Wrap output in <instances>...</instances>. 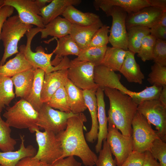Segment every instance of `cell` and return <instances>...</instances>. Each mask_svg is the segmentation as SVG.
<instances>
[{
    "mask_svg": "<svg viewBox=\"0 0 166 166\" xmlns=\"http://www.w3.org/2000/svg\"><path fill=\"white\" fill-rule=\"evenodd\" d=\"M156 39L150 34L145 36L143 39L137 56L142 61L152 60L154 48Z\"/></svg>",
    "mask_w": 166,
    "mask_h": 166,
    "instance_id": "obj_39",
    "label": "cell"
},
{
    "mask_svg": "<svg viewBox=\"0 0 166 166\" xmlns=\"http://www.w3.org/2000/svg\"><path fill=\"white\" fill-rule=\"evenodd\" d=\"M103 89L109 101V124L114 125L123 135L131 136L132 123L138 105L130 96L117 89L108 88Z\"/></svg>",
    "mask_w": 166,
    "mask_h": 166,
    "instance_id": "obj_2",
    "label": "cell"
},
{
    "mask_svg": "<svg viewBox=\"0 0 166 166\" xmlns=\"http://www.w3.org/2000/svg\"><path fill=\"white\" fill-rule=\"evenodd\" d=\"M33 68L23 53L19 51L14 57L0 65V76L11 77L19 73Z\"/></svg>",
    "mask_w": 166,
    "mask_h": 166,
    "instance_id": "obj_25",
    "label": "cell"
},
{
    "mask_svg": "<svg viewBox=\"0 0 166 166\" xmlns=\"http://www.w3.org/2000/svg\"><path fill=\"white\" fill-rule=\"evenodd\" d=\"M128 50L137 53L143 38L150 34V29L147 27L133 26L126 27Z\"/></svg>",
    "mask_w": 166,
    "mask_h": 166,
    "instance_id": "obj_31",
    "label": "cell"
},
{
    "mask_svg": "<svg viewBox=\"0 0 166 166\" xmlns=\"http://www.w3.org/2000/svg\"><path fill=\"white\" fill-rule=\"evenodd\" d=\"M107 47L88 46L81 49L78 56L73 60L89 62L95 66L101 65Z\"/></svg>",
    "mask_w": 166,
    "mask_h": 166,
    "instance_id": "obj_33",
    "label": "cell"
},
{
    "mask_svg": "<svg viewBox=\"0 0 166 166\" xmlns=\"http://www.w3.org/2000/svg\"><path fill=\"white\" fill-rule=\"evenodd\" d=\"M24 136L20 135L21 144L19 148L16 151L0 152V165L3 166H16L21 160L27 157H34L36 149L32 145L26 147Z\"/></svg>",
    "mask_w": 166,
    "mask_h": 166,
    "instance_id": "obj_21",
    "label": "cell"
},
{
    "mask_svg": "<svg viewBox=\"0 0 166 166\" xmlns=\"http://www.w3.org/2000/svg\"><path fill=\"white\" fill-rule=\"evenodd\" d=\"M145 153L144 160L142 166H160V163L153 157L150 151H146Z\"/></svg>",
    "mask_w": 166,
    "mask_h": 166,
    "instance_id": "obj_49",
    "label": "cell"
},
{
    "mask_svg": "<svg viewBox=\"0 0 166 166\" xmlns=\"http://www.w3.org/2000/svg\"><path fill=\"white\" fill-rule=\"evenodd\" d=\"M13 85L11 77L0 76V112H2L6 106H9L15 97Z\"/></svg>",
    "mask_w": 166,
    "mask_h": 166,
    "instance_id": "obj_34",
    "label": "cell"
},
{
    "mask_svg": "<svg viewBox=\"0 0 166 166\" xmlns=\"http://www.w3.org/2000/svg\"><path fill=\"white\" fill-rule=\"evenodd\" d=\"M45 73L41 69H35L32 85L26 100L38 112L43 104L41 101V94Z\"/></svg>",
    "mask_w": 166,
    "mask_h": 166,
    "instance_id": "obj_30",
    "label": "cell"
},
{
    "mask_svg": "<svg viewBox=\"0 0 166 166\" xmlns=\"http://www.w3.org/2000/svg\"><path fill=\"white\" fill-rule=\"evenodd\" d=\"M42 28L38 27L32 28L28 31L26 34L27 37L26 45H22L19 47V51L24 54L26 59L34 69H40L45 73L63 69H68L70 60L67 57H64L59 63L55 66H53L51 63V58L54 54L53 50L51 53L45 52L44 49L41 46L37 47L36 52L32 51L31 48L32 40L34 36L40 32Z\"/></svg>",
    "mask_w": 166,
    "mask_h": 166,
    "instance_id": "obj_3",
    "label": "cell"
},
{
    "mask_svg": "<svg viewBox=\"0 0 166 166\" xmlns=\"http://www.w3.org/2000/svg\"><path fill=\"white\" fill-rule=\"evenodd\" d=\"M72 24L64 18L58 16L45 26L42 29L41 39L46 38L48 36L59 38L69 34Z\"/></svg>",
    "mask_w": 166,
    "mask_h": 166,
    "instance_id": "obj_27",
    "label": "cell"
},
{
    "mask_svg": "<svg viewBox=\"0 0 166 166\" xmlns=\"http://www.w3.org/2000/svg\"><path fill=\"white\" fill-rule=\"evenodd\" d=\"M3 5L10 6L15 9L23 22L44 28L45 25L40 15V9L35 0H4Z\"/></svg>",
    "mask_w": 166,
    "mask_h": 166,
    "instance_id": "obj_13",
    "label": "cell"
},
{
    "mask_svg": "<svg viewBox=\"0 0 166 166\" xmlns=\"http://www.w3.org/2000/svg\"><path fill=\"white\" fill-rule=\"evenodd\" d=\"M153 157L159 160L160 166H166V143L160 138L155 140L149 150Z\"/></svg>",
    "mask_w": 166,
    "mask_h": 166,
    "instance_id": "obj_40",
    "label": "cell"
},
{
    "mask_svg": "<svg viewBox=\"0 0 166 166\" xmlns=\"http://www.w3.org/2000/svg\"><path fill=\"white\" fill-rule=\"evenodd\" d=\"M109 27L103 25L94 33L92 38L88 46L104 47L107 46L109 42L108 33Z\"/></svg>",
    "mask_w": 166,
    "mask_h": 166,
    "instance_id": "obj_41",
    "label": "cell"
},
{
    "mask_svg": "<svg viewBox=\"0 0 166 166\" xmlns=\"http://www.w3.org/2000/svg\"><path fill=\"white\" fill-rule=\"evenodd\" d=\"M33 27L23 22L18 15L11 16L5 21L0 36L4 47L0 65H4L7 58L19 52L18 45L19 40Z\"/></svg>",
    "mask_w": 166,
    "mask_h": 166,
    "instance_id": "obj_4",
    "label": "cell"
},
{
    "mask_svg": "<svg viewBox=\"0 0 166 166\" xmlns=\"http://www.w3.org/2000/svg\"><path fill=\"white\" fill-rule=\"evenodd\" d=\"M96 96L97 105V119L99 130L97 141L95 149L96 152L98 153L101 149L103 140H106L108 134V118L106 114L103 89L99 87L96 91Z\"/></svg>",
    "mask_w": 166,
    "mask_h": 166,
    "instance_id": "obj_19",
    "label": "cell"
},
{
    "mask_svg": "<svg viewBox=\"0 0 166 166\" xmlns=\"http://www.w3.org/2000/svg\"><path fill=\"white\" fill-rule=\"evenodd\" d=\"M145 156V152L133 150L120 166H142Z\"/></svg>",
    "mask_w": 166,
    "mask_h": 166,
    "instance_id": "obj_44",
    "label": "cell"
},
{
    "mask_svg": "<svg viewBox=\"0 0 166 166\" xmlns=\"http://www.w3.org/2000/svg\"><path fill=\"white\" fill-rule=\"evenodd\" d=\"M103 25L101 21L93 25L86 26L72 24L69 35L82 49L88 46L94 33Z\"/></svg>",
    "mask_w": 166,
    "mask_h": 166,
    "instance_id": "obj_23",
    "label": "cell"
},
{
    "mask_svg": "<svg viewBox=\"0 0 166 166\" xmlns=\"http://www.w3.org/2000/svg\"><path fill=\"white\" fill-rule=\"evenodd\" d=\"M38 111L26 100L21 99L12 106L7 107L3 114L10 127L18 129L28 128L31 133L40 129L37 125Z\"/></svg>",
    "mask_w": 166,
    "mask_h": 166,
    "instance_id": "obj_5",
    "label": "cell"
},
{
    "mask_svg": "<svg viewBox=\"0 0 166 166\" xmlns=\"http://www.w3.org/2000/svg\"><path fill=\"white\" fill-rule=\"evenodd\" d=\"M95 66L89 62L70 60L67 69L68 78L83 90H97L99 87L94 81Z\"/></svg>",
    "mask_w": 166,
    "mask_h": 166,
    "instance_id": "obj_9",
    "label": "cell"
},
{
    "mask_svg": "<svg viewBox=\"0 0 166 166\" xmlns=\"http://www.w3.org/2000/svg\"><path fill=\"white\" fill-rule=\"evenodd\" d=\"M137 111L155 126L159 138L166 141V107L158 99L144 101L138 105Z\"/></svg>",
    "mask_w": 166,
    "mask_h": 166,
    "instance_id": "obj_8",
    "label": "cell"
},
{
    "mask_svg": "<svg viewBox=\"0 0 166 166\" xmlns=\"http://www.w3.org/2000/svg\"><path fill=\"white\" fill-rule=\"evenodd\" d=\"M67 69L45 73L41 94V101L42 103L47 102L57 89L64 86L68 79Z\"/></svg>",
    "mask_w": 166,
    "mask_h": 166,
    "instance_id": "obj_16",
    "label": "cell"
},
{
    "mask_svg": "<svg viewBox=\"0 0 166 166\" xmlns=\"http://www.w3.org/2000/svg\"><path fill=\"white\" fill-rule=\"evenodd\" d=\"M62 15L72 24L83 26L93 25L101 21L96 14L83 12L72 5L68 6Z\"/></svg>",
    "mask_w": 166,
    "mask_h": 166,
    "instance_id": "obj_26",
    "label": "cell"
},
{
    "mask_svg": "<svg viewBox=\"0 0 166 166\" xmlns=\"http://www.w3.org/2000/svg\"><path fill=\"white\" fill-rule=\"evenodd\" d=\"M50 165L32 157H27L19 161L16 166H50Z\"/></svg>",
    "mask_w": 166,
    "mask_h": 166,
    "instance_id": "obj_48",
    "label": "cell"
},
{
    "mask_svg": "<svg viewBox=\"0 0 166 166\" xmlns=\"http://www.w3.org/2000/svg\"><path fill=\"white\" fill-rule=\"evenodd\" d=\"M0 166H2V165H0Z\"/></svg>",
    "mask_w": 166,
    "mask_h": 166,
    "instance_id": "obj_55",
    "label": "cell"
},
{
    "mask_svg": "<svg viewBox=\"0 0 166 166\" xmlns=\"http://www.w3.org/2000/svg\"><path fill=\"white\" fill-rule=\"evenodd\" d=\"M4 0H0V6L4 4Z\"/></svg>",
    "mask_w": 166,
    "mask_h": 166,
    "instance_id": "obj_54",
    "label": "cell"
},
{
    "mask_svg": "<svg viewBox=\"0 0 166 166\" xmlns=\"http://www.w3.org/2000/svg\"><path fill=\"white\" fill-rule=\"evenodd\" d=\"M150 34L156 39L166 41V27L156 24L150 29Z\"/></svg>",
    "mask_w": 166,
    "mask_h": 166,
    "instance_id": "obj_46",
    "label": "cell"
},
{
    "mask_svg": "<svg viewBox=\"0 0 166 166\" xmlns=\"http://www.w3.org/2000/svg\"><path fill=\"white\" fill-rule=\"evenodd\" d=\"M134 53L127 50L119 72L130 83L141 84L144 76L135 58Z\"/></svg>",
    "mask_w": 166,
    "mask_h": 166,
    "instance_id": "obj_22",
    "label": "cell"
},
{
    "mask_svg": "<svg viewBox=\"0 0 166 166\" xmlns=\"http://www.w3.org/2000/svg\"><path fill=\"white\" fill-rule=\"evenodd\" d=\"M35 132L38 149L32 157L49 165L61 159L63 151L56 134L51 131L42 132L37 129Z\"/></svg>",
    "mask_w": 166,
    "mask_h": 166,
    "instance_id": "obj_6",
    "label": "cell"
},
{
    "mask_svg": "<svg viewBox=\"0 0 166 166\" xmlns=\"http://www.w3.org/2000/svg\"><path fill=\"white\" fill-rule=\"evenodd\" d=\"M81 0H52L48 5L40 10V15L45 26L49 22L62 15L69 6H77Z\"/></svg>",
    "mask_w": 166,
    "mask_h": 166,
    "instance_id": "obj_20",
    "label": "cell"
},
{
    "mask_svg": "<svg viewBox=\"0 0 166 166\" xmlns=\"http://www.w3.org/2000/svg\"><path fill=\"white\" fill-rule=\"evenodd\" d=\"M164 12L160 9L150 6L137 12L127 14L125 20L126 27L140 26L150 29L158 22Z\"/></svg>",
    "mask_w": 166,
    "mask_h": 166,
    "instance_id": "obj_15",
    "label": "cell"
},
{
    "mask_svg": "<svg viewBox=\"0 0 166 166\" xmlns=\"http://www.w3.org/2000/svg\"><path fill=\"white\" fill-rule=\"evenodd\" d=\"M97 90H83L85 105L89 111L92 120V125L90 131L85 134L86 140L91 143L97 139L99 130L97 119V105L96 92Z\"/></svg>",
    "mask_w": 166,
    "mask_h": 166,
    "instance_id": "obj_18",
    "label": "cell"
},
{
    "mask_svg": "<svg viewBox=\"0 0 166 166\" xmlns=\"http://www.w3.org/2000/svg\"><path fill=\"white\" fill-rule=\"evenodd\" d=\"M121 78L120 74L102 65L94 67V81L99 87L116 89L131 97L134 92L124 86L120 81Z\"/></svg>",
    "mask_w": 166,
    "mask_h": 166,
    "instance_id": "obj_14",
    "label": "cell"
},
{
    "mask_svg": "<svg viewBox=\"0 0 166 166\" xmlns=\"http://www.w3.org/2000/svg\"><path fill=\"white\" fill-rule=\"evenodd\" d=\"M162 87L155 85L147 87L140 92H134L131 97L138 105L146 101L158 99Z\"/></svg>",
    "mask_w": 166,
    "mask_h": 166,
    "instance_id": "obj_37",
    "label": "cell"
},
{
    "mask_svg": "<svg viewBox=\"0 0 166 166\" xmlns=\"http://www.w3.org/2000/svg\"><path fill=\"white\" fill-rule=\"evenodd\" d=\"M154 63L166 66V41L156 39L152 57Z\"/></svg>",
    "mask_w": 166,
    "mask_h": 166,
    "instance_id": "obj_43",
    "label": "cell"
},
{
    "mask_svg": "<svg viewBox=\"0 0 166 166\" xmlns=\"http://www.w3.org/2000/svg\"><path fill=\"white\" fill-rule=\"evenodd\" d=\"M38 5L40 9L46 5L48 3H50L52 0H35Z\"/></svg>",
    "mask_w": 166,
    "mask_h": 166,
    "instance_id": "obj_52",
    "label": "cell"
},
{
    "mask_svg": "<svg viewBox=\"0 0 166 166\" xmlns=\"http://www.w3.org/2000/svg\"><path fill=\"white\" fill-rule=\"evenodd\" d=\"M151 6L160 9L164 12L166 11V0H148Z\"/></svg>",
    "mask_w": 166,
    "mask_h": 166,
    "instance_id": "obj_50",
    "label": "cell"
},
{
    "mask_svg": "<svg viewBox=\"0 0 166 166\" xmlns=\"http://www.w3.org/2000/svg\"><path fill=\"white\" fill-rule=\"evenodd\" d=\"M148 81L151 85L163 87L166 86V66L154 63L151 66Z\"/></svg>",
    "mask_w": 166,
    "mask_h": 166,
    "instance_id": "obj_38",
    "label": "cell"
},
{
    "mask_svg": "<svg viewBox=\"0 0 166 166\" xmlns=\"http://www.w3.org/2000/svg\"><path fill=\"white\" fill-rule=\"evenodd\" d=\"M82 163L71 156L58 159L50 164V166H81Z\"/></svg>",
    "mask_w": 166,
    "mask_h": 166,
    "instance_id": "obj_45",
    "label": "cell"
},
{
    "mask_svg": "<svg viewBox=\"0 0 166 166\" xmlns=\"http://www.w3.org/2000/svg\"><path fill=\"white\" fill-rule=\"evenodd\" d=\"M106 140L117 165L120 166L133 151L132 136L123 135L114 125L109 124Z\"/></svg>",
    "mask_w": 166,
    "mask_h": 166,
    "instance_id": "obj_12",
    "label": "cell"
},
{
    "mask_svg": "<svg viewBox=\"0 0 166 166\" xmlns=\"http://www.w3.org/2000/svg\"><path fill=\"white\" fill-rule=\"evenodd\" d=\"M157 24L166 27V12L163 13L160 20Z\"/></svg>",
    "mask_w": 166,
    "mask_h": 166,
    "instance_id": "obj_53",
    "label": "cell"
},
{
    "mask_svg": "<svg viewBox=\"0 0 166 166\" xmlns=\"http://www.w3.org/2000/svg\"><path fill=\"white\" fill-rule=\"evenodd\" d=\"M105 13L107 16H111L112 18V26L109 36V42L113 47L128 50L125 24L127 13L119 7L114 6Z\"/></svg>",
    "mask_w": 166,
    "mask_h": 166,
    "instance_id": "obj_11",
    "label": "cell"
},
{
    "mask_svg": "<svg viewBox=\"0 0 166 166\" xmlns=\"http://www.w3.org/2000/svg\"><path fill=\"white\" fill-rule=\"evenodd\" d=\"M158 100L164 107H166V86L162 87Z\"/></svg>",
    "mask_w": 166,
    "mask_h": 166,
    "instance_id": "obj_51",
    "label": "cell"
},
{
    "mask_svg": "<svg viewBox=\"0 0 166 166\" xmlns=\"http://www.w3.org/2000/svg\"><path fill=\"white\" fill-rule=\"evenodd\" d=\"M93 6L96 10L101 9L105 13L114 6H118L127 14L137 12L141 9L151 6L148 0H95Z\"/></svg>",
    "mask_w": 166,
    "mask_h": 166,
    "instance_id": "obj_17",
    "label": "cell"
},
{
    "mask_svg": "<svg viewBox=\"0 0 166 166\" xmlns=\"http://www.w3.org/2000/svg\"><path fill=\"white\" fill-rule=\"evenodd\" d=\"M14 9L12 7L7 5L0 6V36L2 25L5 21L11 16Z\"/></svg>",
    "mask_w": 166,
    "mask_h": 166,
    "instance_id": "obj_47",
    "label": "cell"
},
{
    "mask_svg": "<svg viewBox=\"0 0 166 166\" xmlns=\"http://www.w3.org/2000/svg\"><path fill=\"white\" fill-rule=\"evenodd\" d=\"M127 51L122 49L107 47L101 65L115 71H119Z\"/></svg>",
    "mask_w": 166,
    "mask_h": 166,
    "instance_id": "obj_32",
    "label": "cell"
},
{
    "mask_svg": "<svg viewBox=\"0 0 166 166\" xmlns=\"http://www.w3.org/2000/svg\"><path fill=\"white\" fill-rule=\"evenodd\" d=\"M106 140H103V148L99 152L95 164L97 166H116V161L113 158L112 153Z\"/></svg>",
    "mask_w": 166,
    "mask_h": 166,
    "instance_id": "obj_42",
    "label": "cell"
},
{
    "mask_svg": "<svg viewBox=\"0 0 166 166\" xmlns=\"http://www.w3.org/2000/svg\"><path fill=\"white\" fill-rule=\"evenodd\" d=\"M132 127L134 151H149L153 142L160 138L157 131L152 129L151 124L137 111L133 117Z\"/></svg>",
    "mask_w": 166,
    "mask_h": 166,
    "instance_id": "obj_7",
    "label": "cell"
},
{
    "mask_svg": "<svg viewBox=\"0 0 166 166\" xmlns=\"http://www.w3.org/2000/svg\"><path fill=\"white\" fill-rule=\"evenodd\" d=\"M57 45L53 50L56 55L55 58L51 61L54 66L58 65L63 58L70 55L78 56L81 49L70 35H68L57 39Z\"/></svg>",
    "mask_w": 166,
    "mask_h": 166,
    "instance_id": "obj_24",
    "label": "cell"
},
{
    "mask_svg": "<svg viewBox=\"0 0 166 166\" xmlns=\"http://www.w3.org/2000/svg\"><path fill=\"white\" fill-rule=\"evenodd\" d=\"M1 113L0 112V149L2 152L13 151L17 140L11 137V129L2 118Z\"/></svg>",
    "mask_w": 166,
    "mask_h": 166,
    "instance_id": "obj_36",
    "label": "cell"
},
{
    "mask_svg": "<svg viewBox=\"0 0 166 166\" xmlns=\"http://www.w3.org/2000/svg\"><path fill=\"white\" fill-rule=\"evenodd\" d=\"M51 107L66 113L71 112L69 101L64 86L57 89L45 103Z\"/></svg>",
    "mask_w": 166,
    "mask_h": 166,
    "instance_id": "obj_35",
    "label": "cell"
},
{
    "mask_svg": "<svg viewBox=\"0 0 166 166\" xmlns=\"http://www.w3.org/2000/svg\"><path fill=\"white\" fill-rule=\"evenodd\" d=\"M87 121L83 113L76 114L68 119L66 128L56 134L63 151L61 159L76 156L85 166L95 164L98 157L89 147L84 134V124Z\"/></svg>",
    "mask_w": 166,
    "mask_h": 166,
    "instance_id": "obj_1",
    "label": "cell"
},
{
    "mask_svg": "<svg viewBox=\"0 0 166 166\" xmlns=\"http://www.w3.org/2000/svg\"><path fill=\"white\" fill-rule=\"evenodd\" d=\"M64 86L71 112L77 114L85 110L87 108L85 103L83 90L75 86L68 78Z\"/></svg>",
    "mask_w": 166,
    "mask_h": 166,
    "instance_id": "obj_29",
    "label": "cell"
},
{
    "mask_svg": "<svg viewBox=\"0 0 166 166\" xmlns=\"http://www.w3.org/2000/svg\"><path fill=\"white\" fill-rule=\"evenodd\" d=\"M38 112L37 125L39 128L51 131L56 134L64 130L68 119L76 114L72 112L55 110L45 103H43Z\"/></svg>",
    "mask_w": 166,
    "mask_h": 166,
    "instance_id": "obj_10",
    "label": "cell"
},
{
    "mask_svg": "<svg viewBox=\"0 0 166 166\" xmlns=\"http://www.w3.org/2000/svg\"><path fill=\"white\" fill-rule=\"evenodd\" d=\"M35 69L19 73L11 77L15 89L16 97L26 100L31 89Z\"/></svg>",
    "mask_w": 166,
    "mask_h": 166,
    "instance_id": "obj_28",
    "label": "cell"
}]
</instances>
